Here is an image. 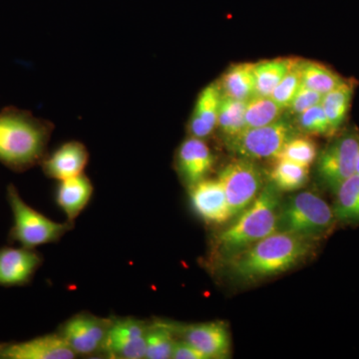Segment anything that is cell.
<instances>
[{"label": "cell", "instance_id": "cell-1", "mask_svg": "<svg viewBox=\"0 0 359 359\" xmlns=\"http://www.w3.org/2000/svg\"><path fill=\"white\" fill-rule=\"evenodd\" d=\"M316 241L276 231L228 261L229 271L240 282L252 283L280 275L311 256Z\"/></svg>", "mask_w": 359, "mask_h": 359}, {"label": "cell", "instance_id": "cell-2", "mask_svg": "<svg viewBox=\"0 0 359 359\" xmlns=\"http://www.w3.org/2000/svg\"><path fill=\"white\" fill-rule=\"evenodd\" d=\"M53 130V123L29 111L4 108L0 111V163L16 173L40 165Z\"/></svg>", "mask_w": 359, "mask_h": 359}, {"label": "cell", "instance_id": "cell-3", "mask_svg": "<svg viewBox=\"0 0 359 359\" xmlns=\"http://www.w3.org/2000/svg\"><path fill=\"white\" fill-rule=\"evenodd\" d=\"M280 204V191L269 182L252 204L219 233L217 252L222 259L228 261L238 252L276 233Z\"/></svg>", "mask_w": 359, "mask_h": 359}, {"label": "cell", "instance_id": "cell-4", "mask_svg": "<svg viewBox=\"0 0 359 359\" xmlns=\"http://www.w3.org/2000/svg\"><path fill=\"white\" fill-rule=\"evenodd\" d=\"M337 222L332 207L318 194L304 191L282 202L276 231L318 242L334 230Z\"/></svg>", "mask_w": 359, "mask_h": 359}, {"label": "cell", "instance_id": "cell-5", "mask_svg": "<svg viewBox=\"0 0 359 359\" xmlns=\"http://www.w3.org/2000/svg\"><path fill=\"white\" fill-rule=\"evenodd\" d=\"M6 198L13 218L9 241L18 243L20 247L36 249L40 245L57 243L74 226L68 221L65 223L52 221L33 209L21 198L13 184L7 186Z\"/></svg>", "mask_w": 359, "mask_h": 359}, {"label": "cell", "instance_id": "cell-6", "mask_svg": "<svg viewBox=\"0 0 359 359\" xmlns=\"http://www.w3.org/2000/svg\"><path fill=\"white\" fill-rule=\"evenodd\" d=\"M299 134L295 125L282 118L273 124L245 129L224 142L226 148L238 157L252 161L276 159L285 144Z\"/></svg>", "mask_w": 359, "mask_h": 359}, {"label": "cell", "instance_id": "cell-7", "mask_svg": "<svg viewBox=\"0 0 359 359\" xmlns=\"http://www.w3.org/2000/svg\"><path fill=\"white\" fill-rule=\"evenodd\" d=\"M218 179L226 193L231 219L252 204L264 186L261 168L245 158L231 161L221 170Z\"/></svg>", "mask_w": 359, "mask_h": 359}, {"label": "cell", "instance_id": "cell-8", "mask_svg": "<svg viewBox=\"0 0 359 359\" xmlns=\"http://www.w3.org/2000/svg\"><path fill=\"white\" fill-rule=\"evenodd\" d=\"M359 153V134L348 131L334 139L318 156L316 172L328 190L337 192L347 179L356 174Z\"/></svg>", "mask_w": 359, "mask_h": 359}, {"label": "cell", "instance_id": "cell-9", "mask_svg": "<svg viewBox=\"0 0 359 359\" xmlns=\"http://www.w3.org/2000/svg\"><path fill=\"white\" fill-rule=\"evenodd\" d=\"M112 320L85 311L68 318L57 332L76 355H92L102 351Z\"/></svg>", "mask_w": 359, "mask_h": 359}, {"label": "cell", "instance_id": "cell-10", "mask_svg": "<svg viewBox=\"0 0 359 359\" xmlns=\"http://www.w3.org/2000/svg\"><path fill=\"white\" fill-rule=\"evenodd\" d=\"M148 323L135 318H113L101 353L111 358H145Z\"/></svg>", "mask_w": 359, "mask_h": 359}, {"label": "cell", "instance_id": "cell-11", "mask_svg": "<svg viewBox=\"0 0 359 359\" xmlns=\"http://www.w3.org/2000/svg\"><path fill=\"white\" fill-rule=\"evenodd\" d=\"M177 335L197 347L209 359H223L231 355V334L223 321L176 325Z\"/></svg>", "mask_w": 359, "mask_h": 359}, {"label": "cell", "instance_id": "cell-12", "mask_svg": "<svg viewBox=\"0 0 359 359\" xmlns=\"http://www.w3.org/2000/svg\"><path fill=\"white\" fill-rule=\"evenodd\" d=\"M214 163L211 149L203 139L189 136L177 149L175 166L188 189L207 178Z\"/></svg>", "mask_w": 359, "mask_h": 359}, {"label": "cell", "instance_id": "cell-13", "mask_svg": "<svg viewBox=\"0 0 359 359\" xmlns=\"http://www.w3.org/2000/svg\"><path fill=\"white\" fill-rule=\"evenodd\" d=\"M194 212L209 224H223L231 215L224 187L219 179L205 178L189 188Z\"/></svg>", "mask_w": 359, "mask_h": 359}, {"label": "cell", "instance_id": "cell-14", "mask_svg": "<svg viewBox=\"0 0 359 359\" xmlns=\"http://www.w3.org/2000/svg\"><path fill=\"white\" fill-rule=\"evenodd\" d=\"M76 354L58 332L26 341L0 344L2 359H73Z\"/></svg>", "mask_w": 359, "mask_h": 359}, {"label": "cell", "instance_id": "cell-15", "mask_svg": "<svg viewBox=\"0 0 359 359\" xmlns=\"http://www.w3.org/2000/svg\"><path fill=\"white\" fill-rule=\"evenodd\" d=\"M43 259L35 249H0V287H21L32 282Z\"/></svg>", "mask_w": 359, "mask_h": 359}, {"label": "cell", "instance_id": "cell-16", "mask_svg": "<svg viewBox=\"0 0 359 359\" xmlns=\"http://www.w3.org/2000/svg\"><path fill=\"white\" fill-rule=\"evenodd\" d=\"M88 161L86 146L79 141H69L59 146L50 154L45 155L40 165L45 176L59 182L83 174Z\"/></svg>", "mask_w": 359, "mask_h": 359}, {"label": "cell", "instance_id": "cell-17", "mask_svg": "<svg viewBox=\"0 0 359 359\" xmlns=\"http://www.w3.org/2000/svg\"><path fill=\"white\" fill-rule=\"evenodd\" d=\"M222 91L218 81L212 82L200 92L188 123L189 136L209 138L217 128Z\"/></svg>", "mask_w": 359, "mask_h": 359}, {"label": "cell", "instance_id": "cell-18", "mask_svg": "<svg viewBox=\"0 0 359 359\" xmlns=\"http://www.w3.org/2000/svg\"><path fill=\"white\" fill-rule=\"evenodd\" d=\"M94 188L86 175L59 181L55 192L56 204L65 212L66 219L74 224L75 219L88 205Z\"/></svg>", "mask_w": 359, "mask_h": 359}, {"label": "cell", "instance_id": "cell-19", "mask_svg": "<svg viewBox=\"0 0 359 359\" xmlns=\"http://www.w3.org/2000/svg\"><path fill=\"white\" fill-rule=\"evenodd\" d=\"M222 95L247 102L256 95L254 63H238L231 65L219 80Z\"/></svg>", "mask_w": 359, "mask_h": 359}, {"label": "cell", "instance_id": "cell-20", "mask_svg": "<svg viewBox=\"0 0 359 359\" xmlns=\"http://www.w3.org/2000/svg\"><path fill=\"white\" fill-rule=\"evenodd\" d=\"M353 93L354 82L344 79L342 83L323 97L320 104L334 133L346 121L353 102Z\"/></svg>", "mask_w": 359, "mask_h": 359}, {"label": "cell", "instance_id": "cell-21", "mask_svg": "<svg viewBox=\"0 0 359 359\" xmlns=\"http://www.w3.org/2000/svg\"><path fill=\"white\" fill-rule=\"evenodd\" d=\"M177 337L178 335L175 328V323L162 320L148 323L147 332H146L145 358H172Z\"/></svg>", "mask_w": 359, "mask_h": 359}, {"label": "cell", "instance_id": "cell-22", "mask_svg": "<svg viewBox=\"0 0 359 359\" xmlns=\"http://www.w3.org/2000/svg\"><path fill=\"white\" fill-rule=\"evenodd\" d=\"M295 60L297 58H275L254 63L256 94L271 96L276 85L280 83Z\"/></svg>", "mask_w": 359, "mask_h": 359}, {"label": "cell", "instance_id": "cell-23", "mask_svg": "<svg viewBox=\"0 0 359 359\" xmlns=\"http://www.w3.org/2000/svg\"><path fill=\"white\" fill-rule=\"evenodd\" d=\"M335 194L334 207L337 222L359 224V175L354 174L339 186Z\"/></svg>", "mask_w": 359, "mask_h": 359}, {"label": "cell", "instance_id": "cell-24", "mask_svg": "<svg viewBox=\"0 0 359 359\" xmlns=\"http://www.w3.org/2000/svg\"><path fill=\"white\" fill-rule=\"evenodd\" d=\"M285 111V108L276 103L271 96L256 94L245 102V129L273 124L282 119Z\"/></svg>", "mask_w": 359, "mask_h": 359}, {"label": "cell", "instance_id": "cell-25", "mask_svg": "<svg viewBox=\"0 0 359 359\" xmlns=\"http://www.w3.org/2000/svg\"><path fill=\"white\" fill-rule=\"evenodd\" d=\"M309 168L283 159H276L269 179L280 192H294L309 182Z\"/></svg>", "mask_w": 359, "mask_h": 359}, {"label": "cell", "instance_id": "cell-26", "mask_svg": "<svg viewBox=\"0 0 359 359\" xmlns=\"http://www.w3.org/2000/svg\"><path fill=\"white\" fill-rule=\"evenodd\" d=\"M245 101L222 95L217 128L224 141L238 136L245 129Z\"/></svg>", "mask_w": 359, "mask_h": 359}, {"label": "cell", "instance_id": "cell-27", "mask_svg": "<svg viewBox=\"0 0 359 359\" xmlns=\"http://www.w3.org/2000/svg\"><path fill=\"white\" fill-rule=\"evenodd\" d=\"M301 72L302 85L321 95H325L344 81V78L334 70L316 61L302 60Z\"/></svg>", "mask_w": 359, "mask_h": 359}, {"label": "cell", "instance_id": "cell-28", "mask_svg": "<svg viewBox=\"0 0 359 359\" xmlns=\"http://www.w3.org/2000/svg\"><path fill=\"white\" fill-rule=\"evenodd\" d=\"M318 158V147L313 140L304 135H297L283 146L276 159H283L309 167ZM275 159V160H276Z\"/></svg>", "mask_w": 359, "mask_h": 359}, {"label": "cell", "instance_id": "cell-29", "mask_svg": "<svg viewBox=\"0 0 359 359\" xmlns=\"http://www.w3.org/2000/svg\"><path fill=\"white\" fill-rule=\"evenodd\" d=\"M295 127L299 133L306 136H330L334 134L320 103L297 115Z\"/></svg>", "mask_w": 359, "mask_h": 359}, {"label": "cell", "instance_id": "cell-30", "mask_svg": "<svg viewBox=\"0 0 359 359\" xmlns=\"http://www.w3.org/2000/svg\"><path fill=\"white\" fill-rule=\"evenodd\" d=\"M302 60V59L297 58L294 65L290 67L287 74L280 80V83L276 85V88L273 89V93L271 94V98H273L276 103L280 104L285 110L289 107L295 94H297V92L299 91V89L301 88L302 85L301 72Z\"/></svg>", "mask_w": 359, "mask_h": 359}, {"label": "cell", "instance_id": "cell-31", "mask_svg": "<svg viewBox=\"0 0 359 359\" xmlns=\"http://www.w3.org/2000/svg\"><path fill=\"white\" fill-rule=\"evenodd\" d=\"M323 95L318 92L302 85L287 110H289L290 115H299L304 111L308 110L309 108L320 104L323 100Z\"/></svg>", "mask_w": 359, "mask_h": 359}, {"label": "cell", "instance_id": "cell-32", "mask_svg": "<svg viewBox=\"0 0 359 359\" xmlns=\"http://www.w3.org/2000/svg\"><path fill=\"white\" fill-rule=\"evenodd\" d=\"M173 359H209L205 354L199 351L197 347L189 344L186 340L181 339L177 340L175 344L173 354H172Z\"/></svg>", "mask_w": 359, "mask_h": 359}, {"label": "cell", "instance_id": "cell-33", "mask_svg": "<svg viewBox=\"0 0 359 359\" xmlns=\"http://www.w3.org/2000/svg\"><path fill=\"white\" fill-rule=\"evenodd\" d=\"M356 174L359 175V153L358 157V162H356Z\"/></svg>", "mask_w": 359, "mask_h": 359}]
</instances>
